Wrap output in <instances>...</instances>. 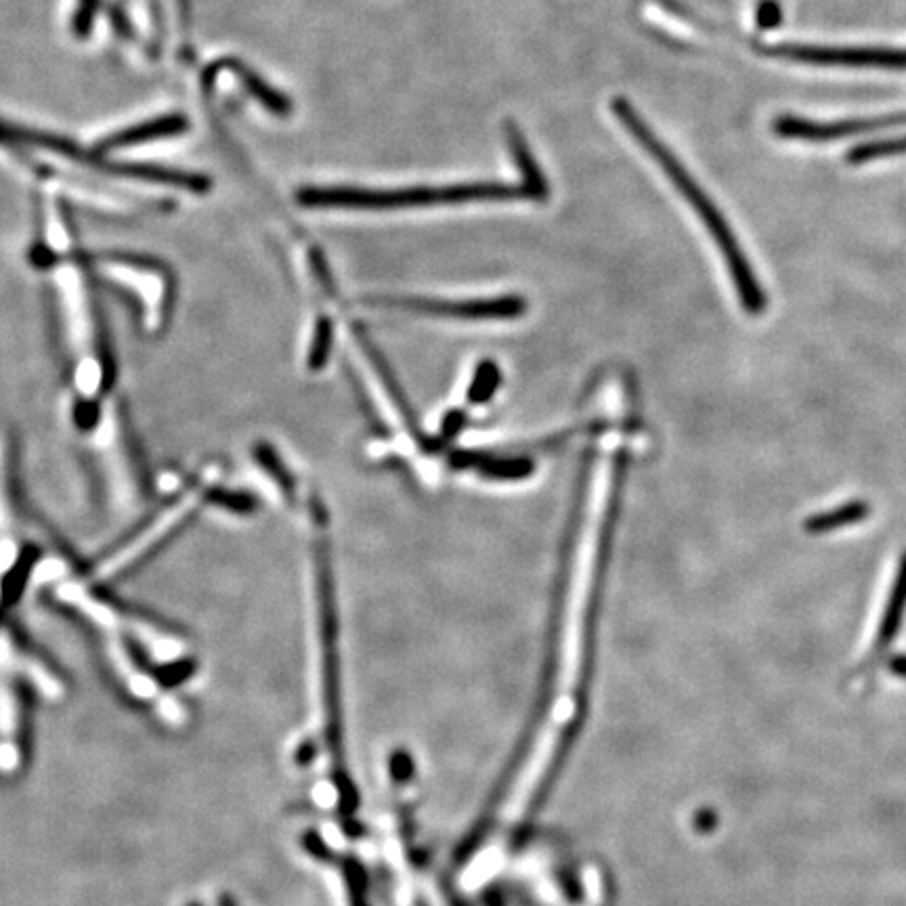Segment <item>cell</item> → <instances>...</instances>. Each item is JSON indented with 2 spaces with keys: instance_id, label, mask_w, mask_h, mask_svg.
<instances>
[{
  "instance_id": "obj_1",
  "label": "cell",
  "mask_w": 906,
  "mask_h": 906,
  "mask_svg": "<svg viewBox=\"0 0 906 906\" xmlns=\"http://www.w3.org/2000/svg\"><path fill=\"white\" fill-rule=\"evenodd\" d=\"M612 112L619 118V122L630 131V135L649 152V156L658 162L667 175V179L682 194V198L690 205L701 219L703 225L707 226L709 235L714 237L716 246L725 256L726 267L732 277V284L737 288V295L741 298L743 309L751 316H760L766 309V295L755 277V273L749 265L748 256L737 242L730 225L726 223L725 214L718 210V206L711 202V198L701 189V185L693 179V175L686 170V166L676 158V154L659 139L651 126L642 120V115L636 112L632 103L623 97L612 99Z\"/></svg>"
},
{
  "instance_id": "obj_2",
  "label": "cell",
  "mask_w": 906,
  "mask_h": 906,
  "mask_svg": "<svg viewBox=\"0 0 906 906\" xmlns=\"http://www.w3.org/2000/svg\"><path fill=\"white\" fill-rule=\"evenodd\" d=\"M527 198L522 185L510 183H462L445 187H408V189H362V187H307L298 202L309 208H357L393 210L424 206L466 205L485 200Z\"/></svg>"
},
{
  "instance_id": "obj_3",
  "label": "cell",
  "mask_w": 906,
  "mask_h": 906,
  "mask_svg": "<svg viewBox=\"0 0 906 906\" xmlns=\"http://www.w3.org/2000/svg\"><path fill=\"white\" fill-rule=\"evenodd\" d=\"M219 475H221V468L217 466L205 468L202 475L187 487V491H183L179 498L170 501V506H166L152 524L143 527L136 533L133 542L118 548L112 556H108L103 563L97 565L95 568L97 582H108V579L124 575L131 566L141 563L154 548H158L164 540H168V535H173L183 522L202 506V501L208 499L212 485L219 480Z\"/></svg>"
},
{
  "instance_id": "obj_4",
  "label": "cell",
  "mask_w": 906,
  "mask_h": 906,
  "mask_svg": "<svg viewBox=\"0 0 906 906\" xmlns=\"http://www.w3.org/2000/svg\"><path fill=\"white\" fill-rule=\"evenodd\" d=\"M401 309L411 313L439 316L455 319H512L527 311V302L521 296H498L478 300H443L427 296H378L369 298L367 305Z\"/></svg>"
},
{
  "instance_id": "obj_5",
  "label": "cell",
  "mask_w": 906,
  "mask_h": 906,
  "mask_svg": "<svg viewBox=\"0 0 906 906\" xmlns=\"http://www.w3.org/2000/svg\"><path fill=\"white\" fill-rule=\"evenodd\" d=\"M764 51L772 57L827 68L906 69V48L774 45L764 46Z\"/></svg>"
},
{
  "instance_id": "obj_6",
  "label": "cell",
  "mask_w": 906,
  "mask_h": 906,
  "mask_svg": "<svg viewBox=\"0 0 906 906\" xmlns=\"http://www.w3.org/2000/svg\"><path fill=\"white\" fill-rule=\"evenodd\" d=\"M118 420L120 418L112 408L103 409L101 422L95 434V445L97 452L103 455V466L110 485L108 489L112 494L113 506L118 510H133V506L139 501V483Z\"/></svg>"
},
{
  "instance_id": "obj_7",
  "label": "cell",
  "mask_w": 906,
  "mask_h": 906,
  "mask_svg": "<svg viewBox=\"0 0 906 906\" xmlns=\"http://www.w3.org/2000/svg\"><path fill=\"white\" fill-rule=\"evenodd\" d=\"M906 124V113L896 115H882V118H862V120H841V122H815V120H804L795 115H781L774 122L776 135L783 139H797V141H836L846 136L864 133V131H877L887 126H901Z\"/></svg>"
},
{
  "instance_id": "obj_8",
  "label": "cell",
  "mask_w": 906,
  "mask_h": 906,
  "mask_svg": "<svg viewBox=\"0 0 906 906\" xmlns=\"http://www.w3.org/2000/svg\"><path fill=\"white\" fill-rule=\"evenodd\" d=\"M457 471H476L478 475L499 480H517L533 473V460L517 455H491L483 452H457L450 457Z\"/></svg>"
},
{
  "instance_id": "obj_9",
  "label": "cell",
  "mask_w": 906,
  "mask_h": 906,
  "mask_svg": "<svg viewBox=\"0 0 906 906\" xmlns=\"http://www.w3.org/2000/svg\"><path fill=\"white\" fill-rule=\"evenodd\" d=\"M905 612L906 552L905 556H903V561H901V565H898V573H896L894 586H892L890 598H887V605H885L884 615H882V623H880L877 634H875V644H873V649H871V653H869V659H866V663H864V665H871V663H875V661H880V659L884 658L885 651L892 647V642L896 640V634H898V632H901V628H903V617H905Z\"/></svg>"
},
{
  "instance_id": "obj_10",
  "label": "cell",
  "mask_w": 906,
  "mask_h": 906,
  "mask_svg": "<svg viewBox=\"0 0 906 906\" xmlns=\"http://www.w3.org/2000/svg\"><path fill=\"white\" fill-rule=\"evenodd\" d=\"M506 139H508V147L512 159L519 168V175L522 179V189L527 194V198L531 200H544L548 198V183H545L544 175L538 166V162L533 158L524 136H522L521 129L515 122L506 124Z\"/></svg>"
},
{
  "instance_id": "obj_11",
  "label": "cell",
  "mask_w": 906,
  "mask_h": 906,
  "mask_svg": "<svg viewBox=\"0 0 906 906\" xmlns=\"http://www.w3.org/2000/svg\"><path fill=\"white\" fill-rule=\"evenodd\" d=\"M187 131V120L181 115H164L158 120L143 122L133 129H126L118 135L110 136L108 141L101 143V150H112V147H124V145H135L143 141H154L162 136H175Z\"/></svg>"
},
{
  "instance_id": "obj_12",
  "label": "cell",
  "mask_w": 906,
  "mask_h": 906,
  "mask_svg": "<svg viewBox=\"0 0 906 906\" xmlns=\"http://www.w3.org/2000/svg\"><path fill=\"white\" fill-rule=\"evenodd\" d=\"M871 515V506L866 501H848L843 506H838L829 512H818L804 522V531L818 535V533H831L838 529H846L852 524H859Z\"/></svg>"
},
{
  "instance_id": "obj_13",
  "label": "cell",
  "mask_w": 906,
  "mask_h": 906,
  "mask_svg": "<svg viewBox=\"0 0 906 906\" xmlns=\"http://www.w3.org/2000/svg\"><path fill=\"white\" fill-rule=\"evenodd\" d=\"M499 385V367L494 362H483L476 367L475 380L468 390V404L487 401Z\"/></svg>"
},
{
  "instance_id": "obj_14",
  "label": "cell",
  "mask_w": 906,
  "mask_h": 906,
  "mask_svg": "<svg viewBox=\"0 0 906 906\" xmlns=\"http://www.w3.org/2000/svg\"><path fill=\"white\" fill-rule=\"evenodd\" d=\"M906 154V136L901 139H890V141H877V143H866L848 154V162L862 164L871 159L887 158V156H898Z\"/></svg>"
},
{
  "instance_id": "obj_15",
  "label": "cell",
  "mask_w": 906,
  "mask_h": 906,
  "mask_svg": "<svg viewBox=\"0 0 906 906\" xmlns=\"http://www.w3.org/2000/svg\"><path fill=\"white\" fill-rule=\"evenodd\" d=\"M755 22L762 30H772L783 22V9L776 0H762L755 11Z\"/></svg>"
},
{
  "instance_id": "obj_16",
  "label": "cell",
  "mask_w": 906,
  "mask_h": 906,
  "mask_svg": "<svg viewBox=\"0 0 906 906\" xmlns=\"http://www.w3.org/2000/svg\"><path fill=\"white\" fill-rule=\"evenodd\" d=\"M464 424H466V411H464V409H453V411H450V413L445 416V420H443V427H441V432H439V443H437V445L450 443Z\"/></svg>"
},
{
  "instance_id": "obj_17",
  "label": "cell",
  "mask_w": 906,
  "mask_h": 906,
  "mask_svg": "<svg viewBox=\"0 0 906 906\" xmlns=\"http://www.w3.org/2000/svg\"><path fill=\"white\" fill-rule=\"evenodd\" d=\"M887 667H890L892 674H896V676H901V678H906V655H896V658L890 659Z\"/></svg>"
},
{
  "instance_id": "obj_18",
  "label": "cell",
  "mask_w": 906,
  "mask_h": 906,
  "mask_svg": "<svg viewBox=\"0 0 906 906\" xmlns=\"http://www.w3.org/2000/svg\"><path fill=\"white\" fill-rule=\"evenodd\" d=\"M217 903H219V906H240V903H237L231 894H226V892H223V894L217 898Z\"/></svg>"
},
{
  "instance_id": "obj_19",
  "label": "cell",
  "mask_w": 906,
  "mask_h": 906,
  "mask_svg": "<svg viewBox=\"0 0 906 906\" xmlns=\"http://www.w3.org/2000/svg\"><path fill=\"white\" fill-rule=\"evenodd\" d=\"M185 906H205V905H200V903H187V905H185Z\"/></svg>"
}]
</instances>
